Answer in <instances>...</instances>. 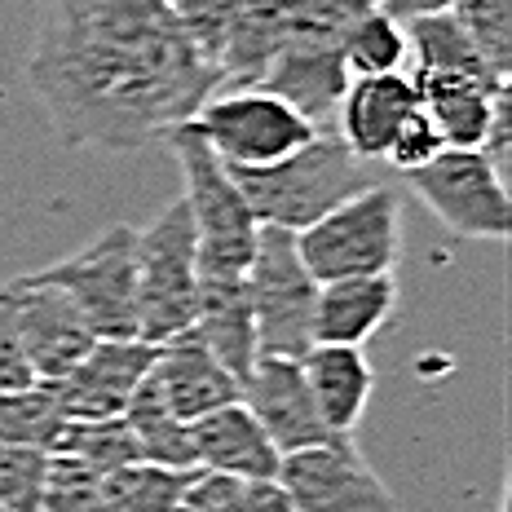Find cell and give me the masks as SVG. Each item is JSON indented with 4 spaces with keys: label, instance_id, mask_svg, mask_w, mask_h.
Instances as JSON below:
<instances>
[{
    "label": "cell",
    "instance_id": "15",
    "mask_svg": "<svg viewBox=\"0 0 512 512\" xmlns=\"http://www.w3.org/2000/svg\"><path fill=\"white\" fill-rule=\"evenodd\" d=\"M151 380H155L159 398L168 402V411L186 424L239 402V376L195 332H181L168 345L155 349Z\"/></svg>",
    "mask_w": 512,
    "mask_h": 512
},
{
    "label": "cell",
    "instance_id": "2",
    "mask_svg": "<svg viewBox=\"0 0 512 512\" xmlns=\"http://www.w3.org/2000/svg\"><path fill=\"white\" fill-rule=\"evenodd\" d=\"M226 173L239 186L256 226L287 234H301L349 195L371 186V164H362L336 133H314L301 151L265 168H226Z\"/></svg>",
    "mask_w": 512,
    "mask_h": 512
},
{
    "label": "cell",
    "instance_id": "10",
    "mask_svg": "<svg viewBox=\"0 0 512 512\" xmlns=\"http://www.w3.org/2000/svg\"><path fill=\"white\" fill-rule=\"evenodd\" d=\"M279 486L296 512H398L393 490L362 460L354 437L283 455Z\"/></svg>",
    "mask_w": 512,
    "mask_h": 512
},
{
    "label": "cell",
    "instance_id": "35",
    "mask_svg": "<svg viewBox=\"0 0 512 512\" xmlns=\"http://www.w3.org/2000/svg\"><path fill=\"white\" fill-rule=\"evenodd\" d=\"M36 384L31 376L27 358H23V345H18V332H14V314H9V292L0 283V389H27Z\"/></svg>",
    "mask_w": 512,
    "mask_h": 512
},
{
    "label": "cell",
    "instance_id": "17",
    "mask_svg": "<svg viewBox=\"0 0 512 512\" xmlns=\"http://www.w3.org/2000/svg\"><path fill=\"white\" fill-rule=\"evenodd\" d=\"M190 451H195L199 473H221V477H243V482H279L283 455L274 442L261 433L252 411L243 402L199 415L190 424Z\"/></svg>",
    "mask_w": 512,
    "mask_h": 512
},
{
    "label": "cell",
    "instance_id": "12",
    "mask_svg": "<svg viewBox=\"0 0 512 512\" xmlns=\"http://www.w3.org/2000/svg\"><path fill=\"white\" fill-rule=\"evenodd\" d=\"M9 314H14V332L23 345V358L36 380H53L89 354L93 336L84 327V318L76 314V305L58 292V287L40 283L36 274L9 279Z\"/></svg>",
    "mask_w": 512,
    "mask_h": 512
},
{
    "label": "cell",
    "instance_id": "34",
    "mask_svg": "<svg viewBox=\"0 0 512 512\" xmlns=\"http://www.w3.org/2000/svg\"><path fill=\"white\" fill-rule=\"evenodd\" d=\"M442 151H446V146H442V137H437V128L429 124V115L415 106V111L407 115V124L398 128V137H393L384 164H393L398 173H415V168H424L429 159H437Z\"/></svg>",
    "mask_w": 512,
    "mask_h": 512
},
{
    "label": "cell",
    "instance_id": "4",
    "mask_svg": "<svg viewBox=\"0 0 512 512\" xmlns=\"http://www.w3.org/2000/svg\"><path fill=\"white\" fill-rule=\"evenodd\" d=\"M305 270L314 283L367 279V274H393L402 252V204L389 186L371 181L367 190L349 195L327 217L296 234Z\"/></svg>",
    "mask_w": 512,
    "mask_h": 512
},
{
    "label": "cell",
    "instance_id": "22",
    "mask_svg": "<svg viewBox=\"0 0 512 512\" xmlns=\"http://www.w3.org/2000/svg\"><path fill=\"white\" fill-rule=\"evenodd\" d=\"M407 76H455V80H482V84H508L495 67L482 58L473 36L455 18V9H437L407 23Z\"/></svg>",
    "mask_w": 512,
    "mask_h": 512
},
{
    "label": "cell",
    "instance_id": "31",
    "mask_svg": "<svg viewBox=\"0 0 512 512\" xmlns=\"http://www.w3.org/2000/svg\"><path fill=\"white\" fill-rule=\"evenodd\" d=\"M168 9H173L177 27L186 31L190 45L217 67V53H221V45H226L243 0H168Z\"/></svg>",
    "mask_w": 512,
    "mask_h": 512
},
{
    "label": "cell",
    "instance_id": "23",
    "mask_svg": "<svg viewBox=\"0 0 512 512\" xmlns=\"http://www.w3.org/2000/svg\"><path fill=\"white\" fill-rule=\"evenodd\" d=\"M120 420L128 424V433H133V442H137V455H142L146 464L195 468V451H190V424L177 420V415L168 411V402L159 398L151 371H146V380L133 389L128 407L120 411Z\"/></svg>",
    "mask_w": 512,
    "mask_h": 512
},
{
    "label": "cell",
    "instance_id": "14",
    "mask_svg": "<svg viewBox=\"0 0 512 512\" xmlns=\"http://www.w3.org/2000/svg\"><path fill=\"white\" fill-rule=\"evenodd\" d=\"M265 93L283 98L314 133H332L336 124V106L349 89V71H345V53L336 40H318L301 36L287 27V40L274 58V67L261 80Z\"/></svg>",
    "mask_w": 512,
    "mask_h": 512
},
{
    "label": "cell",
    "instance_id": "26",
    "mask_svg": "<svg viewBox=\"0 0 512 512\" xmlns=\"http://www.w3.org/2000/svg\"><path fill=\"white\" fill-rule=\"evenodd\" d=\"M62 429V411L53 407L45 384H27V389H0V446H36L53 451Z\"/></svg>",
    "mask_w": 512,
    "mask_h": 512
},
{
    "label": "cell",
    "instance_id": "16",
    "mask_svg": "<svg viewBox=\"0 0 512 512\" xmlns=\"http://www.w3.org/2000/svg\"><path fill=\"white\" fill-rule=\"evenodd\" d=\"M415 106H420V98H415V84L407 71H393V76H354L336 106L332 133L362 164H384L393 137H398V128L407 124V115Z\"/></svg>",
    "mask_w": 512,
    "mask_h": 512
},
{
    "label": "cell",
    "instance_id": "20",
    "mask_svg": "<svg viewBox=\"0 0 512 512\" xmlns=\"http://www.w3.org/2000/svg\"><path fill=\"white\" fill-rule=\"evenodd\" d=\"M398 309L393 274L318 283L314 301V345H354L362 349Z\"/></svg>",
    "mask_w": 512,
    "mask_h": 512
},
{
    "label": "cell",
    "instance_id": "24",
    "mask_svg": "<svg viewBox=\"0 0 512 512\" xmlns=\"http://www.w3.org/2000/svg\"><path fill=\"white\" fill-rule=\"evenodd\" d=\"M199 468H164L133 460L102 477V512H177Z\"/></svg>",
    "mask_w": 512,
    "mask_h": 512
},
{
    "label": "cell",
    "instance_id": "8",
    "mask_svg": "<svg viewBox=\"0 0 512 512\" xmlns=\"http://www.w3.org/2000/svg\"><path fill=\"white\" fill-rule=\"evenodd\" d=\"M411 195L451 230L455 239L504 243L512 234L508 181L482 151H442L415 173H402Z\"/></svg>",
    "mask_w": 512,
    "mask_h": 512
},
{
    "label": "cell",
    "instance_id": "1",
    "mask_svg": "<svg viewBox=\"0 0 512 512\" xmlns=\"http://www.w3.org/2000/svg\"><path fill=\"white\" fill-rule=\"evenodd\" d=\"M23 76L62 142L111 155L164 142L221 89L168 0H40Z\"/></svg>",
    "mask_w": 512,
    "mask_h": 512
},
{
    "label": "cell",
    "instance_id": "7",
    "mask_svg": "<svg viewBox=\"0 0 512 512\" xmlns=\"http://www.w3.org/2000/svg\"><path fill=\"white\" fill-rule=\"evenodd\" d=\"M314 301L318 283L296 252V234L256 226V248L248 265V305L256 358H296L314 345Z\"/></svg>",
    "mask_w": 512,
    "mask_h": 512
},
{
    "label": "cell",
    "instance_id": "9",
    "mask_svg": "<svg viewBox=\"0 0 512 512\" xmlns=\"http://www.w3.org/2000/svg\"><path fill=\"white\" fill-rule=\"evenodd\" d=\"M226 168H265L314 137L301 115L265 89H221L190 120Z\"/></svg>",
    "mask_w": 512,
    "mask_h": 512
},
{
    "label": "cell",
    "instance_id": "27",
    "mask_svg": "<svg viewBox=\"0 0 512 512\" xmlns=\"http://www.w3.org/2000/svg\"><path fill=\"white\" fill-rule=\"evenodd\" d=\"M177 512H296L279 482H243V477L195 473Z\"/></svg>",
    "mask_w": 512,
    "mask_h": 512
},
{
    "label": "cell",
    "instance_id": "29",
    "mask_svg": "<svg viewBox=\"0 0 512 512\" xmlns=\"http://www.w3.org/2000/svg\"><path fill=\"white\" fill-rule=\"evenodd\" d=\"M455 18L499 76H512V0H460Z\"/></svg>",
    "mask_w": 512,
    "mask_h": 512
},
{
    "label": "cell",
    "instance_id": "33",
    "mask_svg": "<svg viewBox=\"0 0 512 512\" xmlns=\"http://www.w3.org/2000/svg\"><path fill=\"white\" fill-rule=\"evenodd\" d=\"M367 9H376L371 0H287V27L301 31V36L318 40H336L358 23Z\"/></svg>",
    "mask_w": 512,
    "mask_h": 512
},
{
    "label": "cell",
    "instance_id": "37",
    "mask_svg": "<svg viewBox=\"0 0 512 512\" xmlns=\"http://www.w3.org/2000/svg\"><path fill=\"white\" fill-rule=\"evenodd\" d=\"M0 512H9V508H0Z\"/></svg>",
    "mask_w": 512,
    "mask_h": 512
},
{
    "label": "cell",
    "instance_id": "19",
    "mask_svg": "<svg viewBox=\"0 0 512 512\" xmlns=\"http://www.w3.org/2000/svg\"><path fill=\"white\" fill-rule=\"evenodd\" d=\"M420 111L429 115L446 151H482L499 106L508 102V84L455 80V76H411Z\"/></svg>",
    "mask_w": 512,
    "mask_h": 512
},
{
    "label": "cell",
    "instance_id": "32",
    "mask_svg": "<svg viewBox=\"0 0 512 512\" xmlns=\"http://www.w3.org/2000/svg\"><path fill=\"white\" fill-rule=\"evenodd\" d=\"M40 512H102V473H93L80 460H67V455H49Z\"/></svg>",
    "mask_w": 512,
    "mask_h": 512
},
{
    "label": "cell",
    "instance_id": "28",
    "mask_svg": "<svg viewBox=\"0 0 512 512\" xmlns=\"http://www.w3.org/2000/svg\"><path fill=\"white\" fill-rule=\"evenodd\" d=\"M49 455H67V460H80L89 464L93 473H115V468L142 460L137 455V442L128 433V424L115 415V420H80V424H67Z\"/></svg>",
    "mask_w": 512,
    "mask_h": 512
},
{
    "label": "cell",
    "instance_id": "18",
    "mask_svg": "<svg viewBox=\"0 0 512 512\" xmlns=\"http://www.w3.org/2000/svg\"><path fill=\"white\" fill-rule=\"evenodd\" d=\"M301 376L327 433L354 437L371 407V393H376V371H371L367 354L354 345H309L301 354Z\"/></svg>",
    "mask_w": 512,
    "mask_h": 512
},
{
    "label": "cell",
    "instance_id": "30",
    "mask_svg": "<svg viewBox=\"0 0 512 512\" xmlns=\"http://www.w3.org/2000/svg\"><path fill=\"white\" fill-rule=\"evenodd\" d=\"M49 482V451L36 446H0V508L40 512Z\"/></svg>",
    "mask_w": 512,
    "mask_h": 512
},
{
    "label": "cell",
    "instance_id": "6",
    "mask_svg": "<svg viewBox=\"0 0 512 512\" xmlns=\"http://www.w3.org/2000/svg\"><path fill=\"white\" fill-rule=\"evenodd\" d=\"M40 283L58 287L93 340H137V230L106 226L80 252L36 270Z\"/></svg>",
    "mask_w": 512,
    "mask_h": 512
},
{
    "label": "cell",
    "instance_id": "36",
    "mask_svg": "<svg viewBox=\"0 0 512 512\" xmlns=\"http://www.w3.org/2000/svg\"><path fill=\"white\" fill-rule=\"evenodd\" d=\"M376 9H384V14H393L398 23H411V18L420 14H437V9H455L460 0H371Z\"/></svg>",
    "mask_w": 512,
    "mask_h": 512
},
{
    "label": "cell",
    "instance_id": "3",
    "mask_svg": "<svg viewBox=\"0 0 512 512\" xmlns=\"http://www.w3.org/2000/svg\"><path fill=\"white\" fill-rule=\"evenodd\" d=\"M173 146L181 177H186V212L195 226V270L199 283L217 279H248L252 248H256V221L243 204L239 186L230 181L226 164L208 151V142L190 124L173 128L164 137Z\"/></svg>",
    "mask_w": 512,
    "mask_h": 512
},
{
    "label": "cell",
    "instance_id": "13",
    "mask_svg": "<svg viewBox=\"0 0 512 512\" xmlns=\"http://www.w3.org/2000/svg\"><path fill=\"white\" fill-rule=\"evenodd\" d=\"M239 402L252 411V420L261 424V433L270 437L279 455L309 451V446H323L336 437L327 433L323 415L309 398L296 358H256L252 371L239 380Z\"/></svg>",
    "mask_w": 512,
    "mask_h": 512
},
{
    "label": "cell",
    "instance_id": "5",
    "mask_svg": "<svg viewBox=\"0 0 512 512\" xmlns=\"http://www.w3.org/2000/svg\"><path fill=\"white\" fill-rule=\"evenodd\" d=\"M199 270L195 226L186 199H173L146 230H137V340L168 345L195 327Z\"/></svg>",
    "mask_w": 512,
    "mask_h": 512
},
{
    "label": "cell",
    "instance_id": "11",
    "mask_svg": "<svg viewBox=\"0 0 512 512\" xmlns=\"http://www.w3.org/2000/svg\"><path fill=\"white\" fill-rule=\"evenodd\" d=\"M159 345H146V340H93L89 354L80 362H71L62 376L53 380H36L49 389L53 407L62 411L67 424L80 420H115L133 389L146 380L155 362Z\"/></svg>",
    "mask_w": 512,
    "mask_h": 512
},
{
    "label": "cell",
    "instance_id": "25",
    "mask_svg": "<svg viewBox=\"0 0 512 512\" xmlns=\"http://www.w3.org/2000/svg\"><path fill=\"white\" fill-rule=\"evenodd\" d=\"M345 71L354 76H393L407 67V23H398L384 9H367L354 27L340 36Z\"/></svg>",
    "mask_w": 512,
    "mask_h": 512
},
{
    "label": "cell",
    "instance_id": "21",
    "mask_svg": "<svg viewBox=\"0 0 512 512\" xmlns=\"http://www.w3.org/2000/svg\"><path fill=\"white\" fill-rule=\"evenodd\" d=\"M283 40H287V0H243L226 45L217 53L221 89H261Z\"/></svg>",
    "mask_w": 512,
    "mask_h": 512
}]
</instances>
